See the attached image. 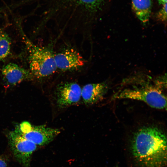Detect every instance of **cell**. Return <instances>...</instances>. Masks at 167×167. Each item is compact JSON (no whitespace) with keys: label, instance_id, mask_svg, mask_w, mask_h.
<instances>
[{"label":"cell","instance_id":"cell-1","mask_svg":"<svg viewBox=\"0 0 167 167\" xmlns=\"http://www.w3.org/2000/svg\"><path fill=\"white\" fill-rule=\"evenodd\" d=\"M130 147L137 167H166V136L158 128L148 126L140 128L134 134Z\"/></svg>","mask_w":167,"mask_h":167},{"label":"cell","instance_id":"cell-5","mask_svg":"<svg viewBox=\"0 0 167 167\" xmlns=\"http://www.w3.org/2000/svg\"><path fill=\"white\" fill-rule=\"evenodd\" d=\"M7 137L10 148L16 160L24 167H31L32 156L37 145L15 130L10 132Z\"/></svg>","mask_w":167,"mask_h":167},{"label":"cell","instance_id":"cell-11","mask_svg":"<svg viewBox=\"0 0 167 167\" xmlns=\"http://www.w3.org/2000/svg\"><path fill=\"white\" fill-rule=\"evenodd\" d=\"M11 40L8 35L2 32L0 39V61L6 58L10 51Z\"/></svg>","mask_w":167,"mask_h":167},{"label":"cell","instance_id":"cell-10","mask_svg":"<svg viewBox=\"0 0 167 167\" xmlns=\"http://www.w3.org/2000/svg\"><path fill=\"white\" fill-rule=\"evenodd\" d=\"M132 5L138 18L144 24L148 22L152 7L151 0H132Z\"/></svg>","mask_w":167,"mask_h":167},{"label":"cell","instance_id":"cell-7","mask_svg":"<svg viewBox=\"0 0 167 167\" xmlns=\"http://www.w3.org/2000/svg\"><path fill=\"white\" fill-rule=\"evenodd\" d=\"M54 59L57 69L62 72L78 70L83 66L85 62L79 53L71 47L64 48L54 53Z\"/></svg>","mask_w":167,"mask_h":167},{"label":"cell","instance_id":"cell-12","mask_svg":"<svg viewBox=\"0 0 167 167\" xmlns=\"http://www.w3.org/2000/svg\"><path fill=\"white\" fill-rule=\"evenodd\" d=\"M167 3L163 5V6L156 15L157 18L160 21L166 22L167 20Z\"/></svg>","mask_w":167,"mask_h":167},{"label":"cell","instance_id":"cell-4","mask_svg":"<svg viewBox=\"0 0 167 167\" xmlns=\"http://www.w3.org/2000/svg\"><path fill=\"white\" fill-rule=\"evenodd\" d=\"M15 130L25 139L39 146L49 143L60 133L58 129L45 125L34 126L26 121L20 123Z\"/></svg>","mask_w":167,"mask_h":167},{"label":"cell","instance_id":"cell-15","mask_svg":"<svg viewBox=\"0 0 167 167\" xmlns=\"http://www.w3.org/2000/svg\"><path fill=\"white\" fill-rule=\"evenodd\" d=\"M158 2L160 5H163L167 3V0H157Z\"/></svg>","mask_w":167,"mask_h":167},{"label":"cell","instance_id":"cell-13","mask_svg":"<svg viewBox=\"0 0 167 167\" xmlns=\"http://www.w3.org/2000/svg\"><path fill=\"white\" fill-rule=\"evenodd\" d=\"M80 2L93 7L98 6L102 0H79Z\"/></svg>","mask_w":167,"mask_h":167},{"label":"cell","instance_id":"cell-16","mask_svg":"<svg viewBox=\"0 0 167 167\" xmlns=\"http://www.w3.org/2000/svg\"><path fill=\"white\" fill-rule=\"evenodd\" d=\"M2 32L0 31V38H1V34Z\"/></svg>","mask_w":167,"mask_h":167},{"label":"cell","instance_id":"cell-2","mask_svg":"<svg viewBox=\"0 0 167 167\" xmlns=\"http://www.w3.org/2000/svg\"><path fill=\"white\" fill-rule=\"evenodd\" d=\"M22 33L23 39L29 52L30 71L34 78L43 79L52 75L57 70L53 45L37 46Z\"/></svg>","mask_w":167,"mask_h":167},{"label":"cell","instance_id":"cell-6","mask_svg":"<svg viewBox=\"0 0 167 167\" xmlns=\"http://www.w3.org/2000/svg\"><path fill=\"white\" fill-rule=\"evenodd\" d=\"M81 89L75 82H67L59 84L54 92L58 106L60 108H65L79 102L81 97Z\"/></svg>","mask_w":167,"mask_h":167},{"label":"cell","instance_id":"cell-8","mask_svg":"<svg viewBox=\"0 0 167 167\" xmlns=\"http://www.w3.org/2000/svg\"><path fill=\"white\" fill-rule=\"evenodd\" d=\"M3 80L8 86L15 85L22 81L34 78L30 71L18 65L10 63L2 69Z\"/></svg>","mask_w":167,"mask_h":167},{"label":"cell","instance_id":"cell-3","mask_svg":"<svg viewBox=\"0 0 167 167\" xmlns=\"http://www.w3.org/2000/svg\"><path fill=\"white\" fill-rule=\"evenodd\" d=\"M113 98L128 99L143 101L152 107L166 108V98L161 91L153 87L125 88L117 93Z\"/></svg>","mask_w":167,"mask_h":167},{"label":"cell","instance_id":"cell-14","mask_svg":"<svg viewBox=\"0 0 167 167\" xmlns=\"http://www.w3.org/2000/svg\"><path fill=\"white\" fill-rule=\"evenodd\" d=\"M7 163L6 161L2 157L0 156V167H7Z\"/></svg>","mask_w":167,"mask_h":167},{"label":"cell","instance_id":"cell-9","mask_svg":"<svg viewBox=\"0 0 167 167\" xmlns=\"http://www.w3.org/2000/svg\"><path fill=\"white\" fill-rule=\"evenodd\" d=\"M108 89V86L105 82L88 84L81 89V97L86 105H92L101 99Z\"/></svg>","mask_w":167,"mask_h":167},{"label":"cell","instance_id":"cell-17","mask_svg":"<svg viewBox=\"0 0 167 167\" xmlns=\"http://www.w3.org/2000/svg\"></svg>","mask_w":167,"mask_h":167}]
</instances>
